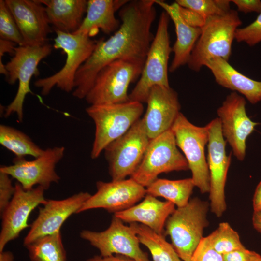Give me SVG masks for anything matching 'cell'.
Here are the masks:
<instances>
[{
  "mask_svg": "<svg viewBox=\"0 0 261 261\" xmlns=\"http://www.w3.org/2000/svg\"><path fill=\"white\" fill-rule=\"evenodd\" d=\"M155 0L129 1L119 13L122 23L109 38L97 41L89 58L77 71L72 95L85 98L99 72L119 59L145 63L153 40L151 28L156 17Z\"/></svg>",
  "mask_w": 261,
  "mask_h": 261,
  "instance_id": "6da1fadb",
  "label": "cell"
},
{
  "mask_svg": "<svg viewBox=\"0 0 261 261\" xmlns=\"http://www.w3.org/2000/svg\"><path fill=\"white\" fill-rule=\"evenodd\" d=\"M241 23L238 12L232 9L207 18L188 62L189 68L199 72L216 58L228 61L235 32Z\"/></svg>",
  "mask_w": 261,
  "mask_h": 261,
  "instance_id": "7a4b0ae2",
  "label": "cell"
},
{
  "mask_svg": "<svg viewBox=\"0 0 261 261\" xmlns=\"http://www.w3.org/2000/svg\"><path fill=\"white\" fill-rule=\"evenodd\" d=\"M210 204L198 197L189 200L185 206L177 207L167 219L164 235L183 261H191L193 255L209 225L207 218Z\"/></svg>",
  "mask_w": 261,
  "mask_h": 261,
  "instance_id": "3957f363",
  "label": "cell"
},
{
  "mask_svg": "<svg viewBox=\"0 0 261 261\" xmlns=\"http://www.w3.org/2000/svg\"><path fill=\"white\" fill-rule=\"evenodd\" d=\"M144 111L142 103L91 105L86 111L95 126L91 158L95 159L111 143L125 133L139 119Z\"/></svg>",
  "mask_w": 261,
  "mask_h": 261,
  "instance_id": "277c9868",
  "label": "cell"
},
{
  "mask_svg": "<svg viewBox=\"0 0 261 261\" xmlns=\"http://www.w3.org/2000/svg\"><path fill=\"white\" fill-rule=\"evenodd\" d=\"M54 30L56 36L53 47L62 50L66 54V59L63 67L58 72L34 82L35 86L41 88L43 96L48 95L55 86L68 93L72 91L74 88V79L77 71L91 56L97 44V41L91 39L86 33Z\"/></svg>",
  "mask_w": 261,
  "mask_h": 261,
  "instance_id": "5b68a950",
  "label": "cell"
},
{
  "mask_svg": "<svg viewBox=\"0 0 261 261\" xmlns=\"http://www.w3.org/2000/svg\"><path fill=\"white\" fill-rule=\"evenodd\" d=\"M170 19L165 11L161 13L139 80L129 94V101L146 102L153 87H170L168 61L172 52L168 31Z\"/></svg>",
  "mask_w": 261,
  "mask_h": 261,
  "instance_id": "8992f818",
  "label": "cell"
},
{
  "mask_svg": "<svg viewBox=\"0 0 261 261\" xmlns=\"http://www.w3.org/2000/svg\"><path fill=\"white\" fill-rule=\"evenodd\" d=\"M144 65L124 59L110 63L97 74L86 101L90 105L129 102V86L140 76Z\"/></svg>",
  "mask_w": 261,
  "mask_h": 261,
  "instance_id": "52a82bcc",
  "label": "cell"
},
{
  "mask_svg": "<svg viewBox=\"0 0 261 261\" xmlns=\"http://www.w3.org/2000/svg\"><path fill=\"white\" fill-rule=\"evenodd\" d=\"M208 125L197 126L180 113L171 130L177 146L183 152L191 170L195 187L203 193L210 191V175L205 156V146L208 141Z\"/></svg>",
  "mask_w": 261,
  "mask_h": 261,
  "instance_id": "ba28073f",
  "label": "cell"
},
{
  "mask_svg": "<svg viewBox=\"0 0 261 261\" xmlns=\"http://www.w3.org/2000/svg\"><path fill=\"white\" fill-rule=\"evenodd\" d=\"M189 169L185 156L177 146L171 129L151 139L137 169L130 178L147 187L163 173Z\"/></svg>",
  "mask_w": 261,
  "mask_h": 261,
  "instance_id": "9c48e42d",
  "label": "cell"
},
{
  "mask_svg": "<svg viewBox=\"0 0 261 261\" xmlns=\"http://www.w3.org/2000/svg\"><path fill=\"white\" fill-rule=\"evenodd\" d=\"M52 50V46L48 43L40 45L18 46L15 48L13 58L5 65L8 72L6 78L10 85L18 80L19 85L14 100L5 108V117L15 113L18 121L22 122L25 99L28 93L32 94L29 86L31 79L33 75H39V62L49 55Z\"/></svg>",
  "mask_w": 261,
  "mask_h": 261,
  "instance_id": "30bf717a",
  "label": "cell"
},
{
  "mask_svg": "<svg viewBox=\"0 0 261 261\" xmlns=\"http://www.w3.org/2000/svg\"><path fill=\"white\" fill-rule=\"evenodd\" d=\"M142 118L137 120L123 135L104 149L112 180H121L131 175L140 164L149 144Z\"/></svg>",
  "mask_w": 261,
  "mask_h": 261,
  "instance_id": "8fae6325",
  "label": "cell"
},
{
  "mask_svg": "<svg viewBox=\"0 0 261 261\" xmlns=\"http://www.w3.org/2000/svg\"><path fill=\"white\" fill-rule=\"evenodd\" d=\"M208 125L207 164L210 175V206L211 212L219 218L227 208L225 186L232 153L226 154V141L222 134L219 118L213 119Z\"/></svg>",
  "mask_w": 261,
  "mask_h": 261,
  "instance_id": "7c38bea8",
  "label": "cell"
},
{
  "mask_svg": "<svg viewBox=\"0 0 261 261\" xmlns=\"http://www.w3.org/2000/svg\"><path fill=\"white\" fill-rule=\"evenodd\" d=\"M65 150L63 146L48 148L31 160L15 157L12 165L1 166L0 172L16 179L25 190L31 189L35 185L47 190L52 183H58L60 179L55 168L63 158Z\"/></svg>",
  "mask_w": 261,
  "mask_h": 261,
  "instance_id": "4fadbf2b",
  "label": "cell"
},
{
  "mask_svg": "<svg viewBox=\"0 0 261 261\" xmlns=\"http://www.w3.org/2000/svg\"><path fill=\"white\" fill-rule=\"evenodd\" d=\"M123 222L114 215L106 230L99 232L84 230L80 233V237L97 248L102 256L121 255L136 261H150L147 253L140 248L134 230Z\"/></svg>",
  "mask_w": 261,
  "mask_h": 261,
  "instance_id": "5bb4252c",
  "label": "cell"
},
{
  "mask_svg": "<svg viewBox=\"0 0 261 261\" xmlns=\"http://www.w3.org/2000/svg\"><path fill=\"white\" fill-rule=\"evenodd\" d=\"M246 105L243 96L232 92L217 110L222 135L232 147L233 155L240 161L245 157L247 138L259 124L248 117Z\"/></svg>",
  "mask_w": 261,
  "mask_h": 261,
  "instance_id": "9a60e30c",
  "label": "cell"
},
{
  "mask_svg": "<svg viewBox=\"0 0 261 261\" xmlns=\"http://www.w3.org/2000/svg\"><path fill=\"white\" fill-rule=\"evenodd\" d=\"M15 191L10 202L0 214L1 229L0 233V252L5 246L17 238L28 227L31 212L39 204H44L45 189L38 186L30 190L24 189L19 183H15Z\"/></svg>",
  "mask_w": 261,
  "mask_h": 261,
  "instance_id": "2e32d148",
  "label": "cell"
},
{
  "mask_svg": "<svg viewBox=\"0 0 261 261\" xmlns=\"http://www.w3.org/2000/svg\"><path fill=\"white\" fill-rule=\"evenodd\" d=\"M97 192L84 203L78 213L102 208L114 213L134 205L146 194L145 187L130 178L96 183Z\"/></svg>",
  "mask_w": 261,
  "mask_h": 261,
  "instance_id": "e0dca14e",
  "label": "cell"
},
{
  "mask_svg": "<svg viewBox=\"0 0 261 261\" xmlns=\"http://www.w3.org/2000/svg\"><path fill=\"white\" fill-rule=\"evenodd\" d=\"M90 196L88 192H80L62 200H46L24 238V246L26 247L42 237L60 232L64 222L72 215L78 213Z\"/></svg>",
  "mask_w": 261,
  "mask_h": 261,
  "instance_id": "ac0fdd59",
  "label": "cell"
},
{
  "mask_svg": "<svg viewBox=\"0 0 261 261\" xmlns=\"http://www.w3.org/2000/svg\"><path fill=\"white\" fill-rule=\"evenodd\" d=\"M142 118L150 140L171 129L180 113L177 93L170 87L155 86L150 91Z\"/></svg>",
  "mask_w": 261,
  "mask_h": 261,
  "instance_id": "d6986e66",
  "label": "cell"
},
{
  "mask_svg": "<svg viewBox=\"0 0 261 261\" xmlns=\"http://www.w3.org/2000/svg\"><path fill=\"white\" fill-rule=\"evenodd\" d=\"M22 36L24 45L47 43L51 32L44 6L37 0H5Z\"/></svg>",
  "mask_w": 261,
  "mask_h": 261,
  "instance_id": "ffe728a7",
  "label": "cell"
},
{
  "mask_svg": "<svg viewBox=\"0 0 261 261\" xmlns=\"http://www.w3.org/2000/svg\"><path fill=\"white\" fill-rule=\"evenodd\" d=\"M175 209V205L173 203L161 201L146 194L140 203L116 212L114 216L123 222L140 223L159 234H163L166 221Z\"/></svg>",
  "mask_w": 261,
  "mask_h": 261,
  "instance_id": "44dd1931",
  "label": "cell"
},
{
  "mask_svg": "<svg viewBox=\"0 0 261 261\" xmlns=\"http://www.w3.org/2000/svg\"><path fill=\"white\" fill-rule=\"evenodd\" d=\"M155 4L164 10L174 25L176 40L172 47L174 56L169 67V71L173 72L180 67L187 64L201 34L202 29L191 27L186 22L180 14L179 5L176 2L170 4L163 0H155Z\"/></svg>",
  "mask_w": 261,
  "mask_h": 261,
  "instance_id": "7402d4cb",
  "label": "cell"
},
{
  "mask_svg": "<svg viewBox=\"0 0 261 261\" xmlns=\"http://www.w3.org/2000/svg\"><path fill=\"white\" fill-rule=\"evenodd\" d=\"M213 74L216 82L223 87L244 95L252 104L261 100V81L251 79L235 69L221 58H214L205 65Z\"/></svg>",
  "mask_w": 261,
  "mask_h": 261,
  "instance_id": "603a6c76",
  "label": "cell"
},
{
  "mask_svg": "<svg viewBox=\"0 0 261 261\" xmlns=\"http://www.w3.org/2000/svg\"><path fill=\"white\" fill-rule=\"evenodd\" d=\"M129 1L126 0H87L86 15L78 29L73 33H86L90 37L96 35L100 29L107 34L116 31L120 24L115 13Z\"/></svg>",
  "mask_w": 261,
  "mask_h": 261,
  "instance_id": "cb8c5ba5",
  "label": "cell"
},
{
  "mask_svg": "<svg viewBox=\"0 0 261 261\" xmlns=\"http://www.w3.org/2000/svg\"><path fill=\"white\" fill-rule=\"evenodd\" d=\"M45 7L47 18L54 29L73 33L84 19L86 0H39Z\"/></svg>",
  "mask_w": 261,
  "mask_h": 261,
  "instance_id": "d4e9b609",
  "label": "cell"
},
{
  "mask_svg": "<svg viewBox=\"0 0 261 261\" xmlns=\"http://www.w3.org/2000/svg\"><path fill=\"white\" fill-rule=\"evenodd\" d=\"M195 187L191 178L172 180L157 178L146 187V194L161 197L177 207L186 205Z\"/></svg>",
  "mask_w": 261,
  "mask_h": 261,
  "instance_id": "484cf974",
  "label": "cell"
},
{
  "mask_svg": "<svg viewBox=\"0 0 261 261\" xmlns=\"http://www.w3.org/2000/svg\"><path fill=\"white\" fill-rule=\"evenodd\" d=\"M130 226L136 233L140 243L148 249L153 261H182L173 245L166 240L163 234L140 223H131Z\"/></svg>",
  "mask_w": 261,
  "mask_h": 261,
  "instance_id": "4316f807",
  "label": "cell"
},
{
  "mask_svg": "<svg viewBox=\"0 0 261 261\" xmlns=\"http://www.w3.org/2000/svg\"><path fill=\"white\" fill-rule=\"evenodd\" d=\"M0 143L16 157L30 155L35 158L44 151L26 134L13 127L3 124L0 125Z\"/></svg>",
  "mask_w": 261,
  "mask_h": 261,
  "instance_id": "83f0119b",
  "label": "cell"
},
{
  "mask_svg": "<svg viewBox=\"0 0 261 261\" xmlns=\"http://www.w3.org/2000/svg\"><path fill=\"white\" fill-rule=\"evenodd\" d=\"M26 247L31 261H67L60 232L42 237Z\"/></svg>",
  "mask_w": 261,
  "mask_h": 261,
  "instance_id": "f1b7e54d",
  "label": "cell"
},
{
  "mask_svg": "<svg viewBox=\"0 0 261 261\" xmlns=\"http://www.w3.org/2000/svg\"><path fill=\"white\" fill-rule=\"evenodd\" d=\"M205 237L211 247L222 255L245 248L238 233L228 222L219 223L218 228Z\"/></svg>",
  "mask_w": 261,
  "mask_h": 261,
  "instance_id": "f546056e",
  "label": "cell"
},
{
  "mask_svg": "<svg viewBox=\"0 0 261 261\" xmlns=\"http://www.w3.org/2000/svg\"><path fill=\"white\" fill-rule=\"evenodd\" d=\"M180 6L192 10L205 19L229 11L231 0H177Z\"/></svg>",
  "mask_w": 261,
  "mask_h": 261,
  "instance_id": "4dcf8cb0",
  "label": "cell"
},
{
  "mask_svg": "<svg viewBox=\"0 0 261 261\" xmlns=\"http://www.w3.org/2000/svg\"><path fill=\"white\" fill-rule=\"evenodd\" d=\"M0 39L13 42L18 46L24 45L22 36L5 0H0Z\"/></svg>",
  "mask_w": 261,
  "mask_h": 261,
  "instance_id": "1f68e13d",
  "label": "cell"
},
{
  "mask_svg": "<svg viewBox=\"0 0 261 261\" xmlns=\"http://www.w3.org/2000/svg\"><path fill=\"white\" fill-rule=\"evenodd\" d=\"M235 39L238 42H244L250 46L261 42V11L250 24L237 29Z\"/></svg>",
  "mask_w": 261,
  "mask_h": 261,
  "instance_id": "d6a6232c",
  "label": "cell"
},
{
  "mask_svg": "<svg viewBox=\"0 0 261 261\" xmlns=\"http://www.w3.org/2000/svg\"><path fill=\"white\" fill-rule=\"evenodd\" d=\"M191 261H224L223 255L213 249L203 237L195 250Z\"/></svg>",
  "mask_w": 261,
  "mask_h": 261,
  "instance_id": "836d02e7",
  "label": "cell"
},
{
  "mask_svg": "<svg viewBox=\"0 0 261 261\" xmlns=\"http://www.w3.org/2000/svg\"><path fill=\"white\" fill-rule=\"evenodd\" d=\"M8 174L0 172V213L6 208L12 200L15 191V185L13 186Z\"/></svg>",
  "mask_w": 261,
  "mask_h": 261,
  "instance_id": "e575fe53",
  "label": "cell"
},
{
  "mask_svg": "<svg viewBox=\"0 0 261 261\" xmlns=\"http://www.w3.org/2000/svg\"><path fill=\"white\" fill-rule=\"evenodd\" d=\"M224 261H261V256L246 247L223 255Z\"/></svg>",
  "mask_w": 261,
  "mask_h": 261,
  "instance_id": "d590c367",
  "label": "cell"
},
{
  "mask_svg": "<svg viewBox=\"0 0 261 261\" xmlns=\"http://www.w3.org/2000/svg\"><path fill=\"white\" fill-rule=\"evenodd\" d=\"M179 9L182 17L189 26L201 29L204 26L206 19L199 14L192 10L179 5Z\"/></svg>",
  "mask_w": 261,
  "mask_h": 261,
  "instance_id": "8d00e7d4",
  "label": "cell"
},
{
  "mask_svg": "<svg viewBox=\"0 0 261 261\" xmlns=\"http://www.w3.org/2000/svg\"><path fill=\"white\" fill-rule=\"evenodd\" d=\"M239 11L248 13L256 12L259 13L261 11V1L260 0H232Z\"/></svg>",
  "mask_w": 261,
  "mask_h": 261,
  "instance_id": "74e56055",
  "label": "cell"
},
{
  "mask_svg": "<svg viewBox=\"0 0 261 261\" xmlns=\"http://www.w3.org/2000/svg\"><path fill=\"white\" fill-rule=\"evenodd\" d=\"M16 44L13 42L0 39V72L4 74L6 77L8 75L5 65L2 62V58L5 53H8L14 55Z\"/></svg>",
  "mask_w": 261,
  "mask_h": 261,
  "instance_id": "f35d334b",
  "label": "cell"
},
{
  "mask_svg": "<svg viewBox=\"0 0 261 261\" xmlns=\"http://www.w3.org/2000/svg\"><path fill=\"white\" fill-rule=\"evenodd\" d=\"M86 261H136L133 259L121 255H113L103 257L96 255L87 260Z\"/></svg>",
  "mask_w": 261,
  "mask_h": 261,
  "instance_id": "ab89813d",
  "label": "cell"
},
{
  "mask_svg": "<svg viewBox=\"0 0 261 261\" xmlns=\"http://www.w3.org/2000/svg\"><path fill=\"white\" fill-rule=\"evenodd\" d=\"M254 211H261V180L258 184L253 198Z\"/></svg>",
  "mask_w": 261,
  "mask_h": 261,
  "instance_id": "60d3db41",
  "label": "cell"
},
{
  "mask_svg": "<svg viewBox=\"0 0 261 261\" xmlns=\"http://www.w3.org/2000/svg\"><path fill=\"white\" fill-rule=\"evenodd\" d=\"M252 221L254 229L261 234V211H254Z\"/></svg>",
  "mask_w": 261,
  "mask_h": 261,
  "instance_id": "b9f144b4",
  "label": "cell"
},
{
  "mask_svg": "<svg viewBox=\"0 0 261 261\" xmlns=\"http://www.w3.org/2000/svg\"><path fill=\"white\" fill-rule=\"evenodd\" d=\"M14 255L11 252L4 250L0 252V261H14Z\"/></svg>",
  "mask_w": 261,
  "mask_h": 261,
  "instance_id": "7bdbcfd3",
  "label": "cell"
}]
</instances>
